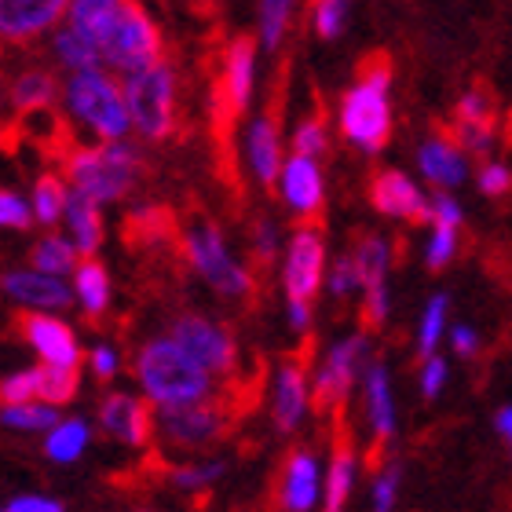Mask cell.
<instances>
[{
    "mask_svg": "<svg viewBox=\"0 0 512 512\" xmlns=\"http://www.w3.org/2000/svg\"><path fill=\"white\" fill-rule=\"evenodd\" d=\"M22 330L41 363L81 366V344H77L74 326L63 319V311H26Z\"/></svg>",
    "mask_w": 512,
    "mask_h": 512,
    "instance_id": "18",
    "label": "cell"
},
{
    "mask_svg": "<svg viewBox=\"0 0 512 512\" xmlns=\"http://www.w3.org/2000/svg\"><path fill=\"white\" fill-rule=\"evenodd\" d=\"M63 85H55V77L48 70H26L11 81L8 88V103L15 114H41L59 99Z\"/></svg>",
    "mask_w": 512,
    "mask_h": 512,
    "instance_id": "28",
    "label": "cell"
},
{
    "mask_svg": "<svg viewBox=\"0 0 512 512\" xmlns=\"http://www.w3.org/2000/svg\"><path fill=\"white\" fill-rule=\"evenodd\" d=\"M278 198L289 209V216L297 220H315L326 205V176H322L319 158L308 154H286V165L278 172Z\"/></svg>",
    "mask_w": 512,
    "mask_h": 512,
    "instance_id": "13",
    "label": "cell"
},
{
    "mask_svg": "<svg viewBox=\"0 0 512 512\" xmlns=\"http://www.w3.org/2000/svg\"><path fill=\"white\" fill-rule=\"evenodd\" d=\"M242 150H246V165L253 172V180L260 187H275L278 172L286 165V143H282V128H278L275 114H260L249 121Z\"/></svg>",
    "mask_w": 512,
    "mask_h": 512,
    "instance_id": "21",
    "label": "cell"
},
{
    "mask_svg": "<svg viewBox=\"0 0 512 512\" xmlns=\"http://www.w3.org/2000/svg\"><path fill=\"white\" fill-rule=\"evenodd\" d=\"M289 147L297 150V154H308V158H319L330 150V125L319 118V114H311L304 118L297 128H293V139H289Z\"/></svg>",
    "mask_w": 512,
    "mask_h": 512,
    "instance_id": "43",
    "label": "cell"
},
{
    "mask_svg": "<svg viewBox=\"0 0 512 512\" xmlns=\"http://www.w3.org/2000/svg\"><path fill=\"white\" fill-rule=\"evenodd\" d=\"M183 256L205 286L224 300H249L253 297V271L242 256L231 249L227 235L209 220H194L183 231Z\"/></svg>",
    "mask_w": 512,
    "mask_h": 512,
    "instance_id": "6",
    "label": "cell"
},
{
    "mask_svg": "<svg viewBox=\"0 0 512 512\" xmlns=\"http://www.w3.org/2000/svg\"><path fill=\"white\" fill-rule=\"evenodd\" d=\"M458 249H461V227L458 224H443V220H432V224H428L425 264L432 267V271H443V267L454 264Z\"/></svg>",
    "mask_w": 512,
    "mask_h": 512,
    "instance_id": "38",
    "label": "cell"
},
{
    "mask_svg": "<svg viewBox=\"0 0 512 512\" xmlns=\"http://www.w3.org/2000/svg\"><path fill=\"white\" fill-rule=\"evenodd\" d=\"M52 59L63 66L66 74L70 70H85V66H103V52L92 37H85L74 26H55L52 30Z\"/></svg>",
    "mask_w": 512,
    "mask_h": 512,
    "instance_id": "30",
    "label": "cell"
},
{
    "mask_svg": "<svg viewBox=\"0 0 512 512\" xmlns=\"http://www.w3.org/2000/svg\"><path fill=\"white\" fill-rule=\"evenodd\" d=\"M121 85H125L132 136L147 139V143H161L176 132L180 81H176V66L169 59H158V63L136 70V74H125Z\"/></svg>",
    "mask_w": 512,
    "mask_h": 512,
    "instance_id": "5",
    "label": "cell"
},
{
    "mask_svg": "<svg viewBox=\"0 0 512 512\" xmlns=\"http://www.w3.org/2000/svg\"><path fill=\"white\" fill-rule=\"evenodd\" d=\"M59 406L44 403V399H30V403H0V425L11 432H30V436H44L48 428L59 421Z\"/></svg>",
    "mask_w": 512,
    "mask_h": 512,
    "instance_id": "33",
    "label": "cell"
},
{
    "mask_svg": "<svg viewBox=\"0 0 512 512\" xmlns=\"http://www.w3.org/2000/svg\"><path fill=\"white\" fill-rule=\"evenodd\" d=\"M322 487H326V469L311 450H293L278 476V509L286 512H311L322 505Z\"/></svg>",
    "mask_w": 512,
    "mask_h": 512,
    "instance_id": "19",
    "label": "cell"
},
{
    "mask_svg": "<svg viewBox=\"0 0 512 512\" xmlns=\"http://www.w3.org/2000/svg\"><path fill=\"white\" fill-rule=\"evenodd\" d=\"M315 406V392H311V374L300 359H282L271 377V425L289 436L304 425V417Z\"/></svg>",
    "mask_w": 512,
    "mask_h": 512,
    "instance_id": "15",
    "label": "cell"
},
{
    "mask_svg": "<svg viewBox=\"0 0 512 512\" xmlns=\"http://www.w3.org/2000/svg\"><path fill=\"white\" fill-rule=\"evenodd\" d=\"M450 381V363L443 359V355H425L421 359V370H417V388H421V395L425 399H439L443 395V388H447Z\"/></svg>",
    "mask_w": 512,
    "mask_h": 512,
    "instance_id": "48",
    "label": "cell"
},
{
    "mask_svg": "<svg viewBox=\"0 0 512 512\" xmlns=\"http://www.w3.org/2000/svg\"><path fill=\"white\" fill-rule=\"evenodd\" d=\"M370 202L388 220H406V224H428L432 213V194L421 191V183L403 169H381L370 183Z\"/></svg>",
    "mask_w": 512,
    "mask_h": 512,
    "instance_id": "16",
    "label": "cell"
},
{
    "mask_svg": "<svg viewBox=\"0 0 512 512\" xmlns=\"http://www.w3.org/2000/svg\"><path fill=\"white\" fill-rule=\"evenodd\" d=\"M143 158L132 139H88L85 147H74L66 154V180L70 187L99 205L121 202L139 180Z\"/></svg>",
    "mask_w": 512,
    "mask_h": 512,
    "instance_id": "4",
    "label": "cell"
},
{
    "mask_svg": "<svg viewBox=\"0 0 512 512\" xmlns=\"http://www.w3.org/2000/svg\"><path fill=\"white\" fill-rule=\"evenodd\" d=\"M41 366H44V392H41L44 403H55V406L70 403L77 395V370L81 366H48V363Z\"/></svg>",
    "mask_w": 512,
    "mask_h": 512,
    "instance_id": "45",
    "label": "cell"
},
{
    "mask_svg": "<svg viewBox=\"0 0 512 512\" xmlns=\"http://www.w3.org/2000/svg\"><path fill=\"white\" fill-rule=\"evenodd\" d=\"M70 180L66 172H41L37 183L30 191V205H33V220L41 227H59L63 224L66 202H70Z\"/></svg>",
    "mask_w": 512,
    "mask_h": 512,
    "instance_id": "29",
    "label": "cell"
},
{
    "mask_svg": "<svg viewBox=\"0 0 512 512\" xmlns=\"http://www.w3.org/2000/svg\"><path fill=\"white\" fill-rule=\"evenodd\" d=\"M352 19V0H311V30L322 41H337L348 30Z\"/></svg>",
    "mask_w": 512,
    "mask_h": 512,
    "instance_id": "39",
    "label": "cell"
},
{
    "mask_svg": "<svg viewBox=\"0 0 512 512\" xmlns=\"http://www.w3.org/2000/svg\"><path fill=\"white\" fill-rule=\"evenodd\" d=\"M4 512H63V502L52 494H15L0 505Z\"/></svg>",
    "mask_w": 512,
    "mask_h": 512,
    "instance_id": "53",
    "label": "cell"
},
{
    "mask_svg": "<svg viewBox=\"0 0 512 512\" xmlns=\"http://www.w3.org/2000/svg\"><path fill=\"white\" fill-rule=\"evenodd\" d=\"M172 341L187 348V352L198 359V363L216 377H231L238 370V341L235 333L227 330L224 322L213 319V315H202V311H183L169 322L165 330Z\"/></svg>",
    "mask_w": 512,
    "mask_h": 512,
    "instance_id": "9",
    "label": "cell"
},
{
    "mask_svg": "<svg viewBox=\"0 0 512 512\" xmlns=\"http://www.w3.org/2000/svg\"><path fill=\"white\" fill-rule=\"evenodd\" d=\"M85 363L96 381H114V377L121 374V352L114 344H96V348L85 355Z\"/></svg>",
    "mask_w": 512,
    "mask_h": 512,
    "instance_id": "50",
    "label": "cell"
},
{
    "mask_svg": "<svg viewBox=\"0 0 512 512\" xmlns=\"http://www.w3.org/2000/svg\"><path fill=\"white\" fill-rule=\"evenodd\" d=\"M59 103H63L70 125L81 128L88 139H125V136H132L125 85H121V74H114L110 66L70 70V74L63 77Z\"/></svg>",
    "mask_w": 512,
    "mask_h": 512,
    "instance_id": "2",
    "label": "cell"
},
{
    "mask_svg": "<svg viewBox=\"0 0 512 512\" xmlns=\"http://www.w3.org/2000/svg\"><path fill=\"white\" fill-rule=\"evenodd\" d=\"M286 322L293 333H308L311 322H315V311H311V300H286Z\"/></svg>",
    "mask_w": 512,
    "mask_h": 512,
    "instance_id": "55",
    "label": "cell"
},
{
    "mask_svg": "<svg viewBox=\"0 0 512 512\" xmlns=\"http://www.w3.org/2000/svg\"><path fill=\"white\" fill-rule=\"evenodd\" d=\"M366 366H370V337L366 333H348L341 341H333L322 352L315 374H311V392H315V406L319 410H333L344 406V399L352 395V388L363 381Z\"/></svg>",
    "mask_w": 512,
    "mask_h": 512,
    "instance_id": "8",
    "label": "cell"
},
{
    "mask_svg": "<svg viewBox=\"0 0 512 512\" xmlns=\"http://www.w3.org/2000/svg\"><path fill=\"white\" fill-rule=\"evenodd\" d=\"M44 392V366H30V370H15V374L0 377V403H30L41 399Z\"/></svg>",
    "mask_w": 512,
    "mask_h": 512,
    "instance_id": "40",
    "label": "cell"
},
{
    "mask_svg": "<svg viewBox=\"0 0 512 512\" xmlns=\"http://www.w3.org/2000/svg\"><path fill=\"white\" fill-rule=\"evenodd\" d=\"M70 0H0V41L30 44L63 26Z\"/></svg>",
    "mask_w": 512,
    "mask_h": 512,
    "instance_id": "17",
    "label": "cell"
},
{
    "mask_svg": "<svg viewBox=\"0 0 512 512\" xmlns=\"http://www.w3.org/2000/svg\"><path fill=\"white\" fill-rule=\"evenodd\" d=\"M359 483V454L352 443H337L330 465H326V487H322V509L341 512L348 509Z\"/></svg>",
    "mask_w": 512,
    "mask_h": 512,
    "instance_id": "26",
    "label": "cell"
},
{
    "mask_svg": "<svg viewBox=\"0 0 512 512\" xmlns=\"http://www.w3.org/2000/svg\"><path fill=\"white\" fill-rule=\"evenodd\" d=\"M388 315H392V289H388V282L363 289V319H366V326H370V330H381L384 322H388Z\"/></svg>",
    "mask_w": 512,
    "mask_h": 512,
    "instance_id": "49",
    "label": "cell"
},
{
    "mask_svg": "<svg viewBox=\"0 0 512 512\" xmlns=\"http://www.w3.org/2000/svg\"><path fill=\"white\" fill-rule=\"evenodd\" d=\"M132 374H136L139 392L147 395L154 410L216 399V384H220V377L209 374L187 348L172 341L169 333L139 344Z\"/></svg>",
    "mask_w": 512,
    "mask_h": 512,
    "instance_id": "1",
    "label": "cell"
},
{
    "mask_svg": "<svg viewBox=\"0 0 512 512\" xmlns=\"http://www.w3.org/2000/svg\"><path fill=\"white\" fill-rule=\"evenodd\" d=\"M454 118H461V121L494 118L491 96H487L483 88H469V92H465V96L458 99V107H454Z\"/></svg>",
    "mask_w": 512,
    "mask_h": 512,
    "instance_id": "52",
    "label": "cell"
},
{
    "mask_svg": "<svg viewBox=\"0 0 512 512\" xmlns=\"http://www.w3.org/2000/svg\"><path fill=\"white\" fill-rule=\"evenodd\" d=\"M70 286H74V304L85 311L88 319H103V315H107L110 275L96 256H81V264H77L74 275H70Z\"/></svg>",
    "mask_w": 512,
    "mask_h": 512,
    "instance_id": "25",
    "label": "cell"
},
{
    "mask_svg": "<svg viewBox=\"0 0 512 512\" xmlns=\"http://www.w3.org/2000/svg\"><path fill=\"white\" fill-rule=\"evenodd\" d=\"M256 48H260V41H253V37H238L227 44L224 63H220V103L227 114H242L253 103Z\"/></svg>",
    "mask_w": 512,
    "mask_h": 512,
    "instance_id": "20",
    "label": "cell"
},
{
    "mask_svg": "<svg viewBox=\"0 0 512 512\" xmlns=\"http://www.w3.org/2000/svg\"><path fill=\"white\" fill-rule=\"evenodd\" d=\"M450 348L461 355V359H472V355L480 352V330H472V326H465V322H458V326H450Z\"/></svg>",
    "mask_w": 512,
    "mask_h": 512,
    "instance_id": "54",
    "label": "cell"
},
{
    "mask_svg": "<svg viewBox=\"0 0 512 512\" xmlns=\"http://www.w3.org/2000/svg\"><path fill=\"white\" fill-rule=\"evenodd\" d=\"M96 421L114 443H121L128 450H147L150 439L158 436V410L150 406V399L143 392L132 395L118 392V388L107 392L103 403H99Z\"/></svg>",
    "mask_w": 512,
    "mask_h": 512,
    "instance_id": "12",
    "label": "cell"
},
{
    "mask_svg": "<svg viewBox=\"0 0 512 512\" xmlns=\"http://www.w3.org/2000/svg\"><path fill=\"white\" fill-rule=\"evenodd\" d=\"M0 96H4V88H0Z\"/></svg>",
    "mask_w": 512,
    "mask_h": 512,
    "instance_id": "57",
    "label": "cell"
},
{
    "mask_svg": "<svg viewBox=\"0 0 512 512\" xmlns=\"http://www.w3.org/2000/svg\"><path fill=\"white\" fill-rule=\"evenodd\" d=\"M326 289H330L337 300H348V297H363V278H359V267H355L352 253L337 256L326 271Z\"/></svg>",
    "mask_w": 512,
    "mask_h": 512,
    "instance_id": "44",
    "label": "cell"
},
{
    "mask_svg": "<svg viewBox=\"0 0 512 512\" xmlns=\"http://www.w3.org/2000/svg\"><path fill=\"white\" fill-rule=\"evenodd\" d=\"M476 183H480V194H487V198H502V194L512 191V169L505 165V161H487L480 169V176H476Z\"/></svg>",
    "mask_w": 512,
    "mask_h": 512,
    "instance_id": "51",
    "label": "cell"
},
{
    "mask_svg": "<svg viewBox=\"0 0 512 512\" xmlns=\"http://www.w3.org/2000/svg\"><path fill=\"white\" fill-rule=\"evenodd\" d=\"M352 260H355V267H359L363 289L381 286V282H388V271H392V246H388V238H381V235H363L355 242Z\"/></svg>",
    "mask_w": 512,
    "mask_h": 512,
    "instance_id": "35",
    "label": "cell"
},
{
    "mask_svg": "<svg viewBox=\"0 0 512 512\" xmlns=\"http://www.w3.org/2000/svg\"><path fill=\"white\" fill-rule=\"evenodd\" d=\"M450 333V297L447 293H436L421 308V319H417V355H436L443 337Z\"/></svg>",
    "mask_w": 512,
    "mask_h": 512,
    "instance_id": "36",
    "label": "cell"
},
{
    "mask_svg": "<svg viewBox=\"0 0 512 512\" xmlns=\"http://www.w3.org/2000/svg\"><path fill=\"white\" fill-rule=\"evenodd\" d=\"M494 132H498L494 118H476V121H461V118H454V125H450V136L458 139L465 154H491V147H494Z\"/></svg>",
    "mask_w": 512,
    "mask_h": 512,
    "instance_id": "41",
    "label": "cell"
},
{
    "mask_svg": "<svg viewBox=\"0 0 512 512\" xmlns=\"http://www.w3.org/2000/svg\"><path fill=\"white\" fill-rule=\"evenodd\" d=\"M227 410L220 399H205V403L191 406H169V410H158V436L165 447L172 450H205L213 447L216 439L227 432Z\"/></svg>",
    "mask_w": 512,
    "mask_h": 512,
    "instance_id": "11",
    "label": "cell"
},
{
    "mask_svg": "<svg viewBox=\"0 0 512 512\" xmlns=\"http://www.w3.org/2000/svg\"><path fill=\"white\" fill-rule=\"evenodd\" d=\"M33 224H37V220H33L30 198H22V194L0 187V231H30Z\"/></svg>",
    "mask_w": 512,
    "mask_h": 512,
    "instance_id": "47",
    "label": "cell"
},
{
    "mask_svg": "<svg viewBox=\"0 0 512 512\" xmlns=\"http://www.w3.org/2000/svg\"><path fill=\"white\" fill-rule=\"evenodd\" d=\"M300 0H256V41L264 52H278L297 19Z\"/></svg>",
    "mask_w": 512,
    "mask_h": 512,
    "instance_id": "32",
    "label": "cell"
},
{
    "mask_svg": "<svg viewBox=\"0 0 512 512\" xmlns=\"http://www.w3.org/2000/svg\"><path fill=\"white\" fill-rule=\"evenodd\" d=\"M417 169L421 180L432 183L436 191H458L469 180V154L454 136H428L417 147Z\"/></svg>",
    "mask_w": 512,
    "mask_h": 512,
    "instance_id": "22",
    "label": "cell"
},
{
    "mask_svg": "<svg viewBox=\"0 0 512 512\" xmlns=\"http://www.w3.org/2000/svg\"><path fill=\"white\" fill-rule=\"evenodd\" d=\"M30 264L41 267V271H52V275H74V267L81 264V249L74 246V238L66 231H55L48 227V235H41L33 242Z\"/></svg>",
    "mask_w": 512,
    "mask_h": 512,
    "instance_id": "31",
    "label": "cell"
},
{
    "mask_svg": "<svg viewBox=\"0 0 512 512\" xmlns=\"http://www.w3.org/2000/svg\"><path fill=\"white\" fill-rule=\"evenodd\" d=\"M0 289L4 297L22 311H66L74 304V286L66 275H52V271H41V267H15L0 278Z\"/></svg>",
    "mask_w": 512,
    "mask_h": 512,
    "instance_id": "14",
    "label": "cell"
},
{
    "mask_svg": "<svg viewBox=\"0 0 512 512\" xmlns=\"http://www.w3.org/2000/svg\"><path fill=\"white\" fill-rule=\"evenodd\" d=\"M92 447V425L85 417H59L48 432H44V458L55 465H74Z\"/></svg>",
    "mask_w": 512,
    "mask_h": 512,
    "instance_id": "27",
    "label": "cell"
},
{
    "mask_svg": "<svg viewBox=\"0 0 512 512\" xmlns=\"http://www.w3.org/2000/svg\"><path fill=\"white\" fill-rule=\"evenodd\" d=\"M337 128L341 136L363 154H381L392 139V63L370 59L359 70L355 85L341 96L337 107Z\"/></svg>",
    "mask_w": 512,
    "mask_h": 512,
    "instance_id": "3",
    "label": "cell"
},
{
    "mask_svg": "<svg viewBox=\"0 0 512 512\" xmlns=\"http://www.w3.org/2000/svg\"><path fill=\"white\" fill-rule=\"evenodd\" d=\"M363 410H366V425H370V436L377 443H392L395 432H399V410H395V384L392 370L377 359H370L363 374Z\"/></svg>",
    "mask_w": 512,
    "mask_h": 512,
    "instance_id": "23",
    "label": "cell"
},
{
    "mask_svg": "<svg viewBox=\"0 0 512 512\" xmlns=\"http://www.w3.org/2000/svg\"><path fill=\"white\" fill-rule=\"evenodd\" d=\"M494 432H498V439H502L512 454V403L498 406V414H494Z\"/></svg>",
    "mask_w": 512,
    "mask_h": 512,
    "instance_id": "56",
    "label": "cell"
},
{
    "mask_svg": "<svg viewBox=\"0 0 512 512\" xmlns=\"http://www.w3.org/2000/svg\"><path fill=\"white\" fill-rule=\"evenodd\" d=\"M99 52H103V66H110L114 74H136L143 66L165 59L161 55V30L158 22L150 19V11L139 4V0H125V8L118 11V19L110 22L103 41H99Z\"/></svg>",
    "mask_w": 512,
    "mask_h": 512,
    "instance_id": "7",
    "label": "cell"
},
{
    "mask_svg": "<svg viewBox=\"0 0 512 512\" xmlns=\"http://www.w3.org/2000/svg\"><path fill=\"white\" fill-rule=\"evenodd\" d=\"M224 472H227V461L198 458V461H187V465H176L169 472V483L183 494H205L209 487H216V483L224 480Z\"/></svg>",
    "mask_w": 512,
    "mask_h": 512,
    "instance_id": "37",
    "label": "cell"
},
{
    "mask_svg": "<svg viewBox=\"0 0 512 512\" xmlns=\"http://www.w3.org/2000/svg\"><path fill=\"white\" fill-rule=\"evenodd\" d=\"M399 494H403V465H399V461H388L374 476V483H370V509L392 512L395 505H399Z\"/></svg>",
    "mask_w": 512,
    "mask_h": 512,
    "instance_id": "42",
    "label": "cell"
},
{
    "mask_svg": "<svg viewBox=\"0 0 512 512\" xmlns=\"http://www.w3.org/2000/svg\"><path fill=\"white\" fill-rule=\"evenodd\" d=\"M249 246H253V256L260 260V264H271V260L286 249L278 220H271V216H260V220L253 224V231H249Z\"/></svg>",
    "mask_w": 512,
    "mask_h": 512,
    "instance_id": "46",
    "label": "cell"
},
{
    "mask_svg": "<svg viewBox=\"0 0 512 512\" xmlns=\"http://www.w3.org/2000/svg\"><path fill=\"white\" fill-rule=\"evenodd\" d=\"M125 8V0H70V8H66V26H74L81 30L85 37L92 41H103V33L114 19H118V11Z\"/></svg>",
    "mask_w": 512,
    "mask_h": 512,
    "instance_id": "34",
    "label": "cell"
},
{
    "mask_svg": "<svg viewBox=\"0 0 512 512\" xmlns=\"http://www.w3.org/2000/svg\"><path fill=\"white\" fill-rule=\"evenodd\" d=\"M330 256H326V235L308 220L286 238L282 249V289L286 300H315L319 289L326 286Z\"/></svg>",
    "mask_w": 512,
    "mask_h": 512,
    "instance_id": "10",
    "label": "cell"
},
{
    "mask_svg": "<svg viewBox=\"0 0 512 512\" xmlns=\"http://www.w3.org/2000/svg\"><path fill=\"white\" fill-rule=\"evenodd\" d=\"M103 205L96 198H88L81 191H70V202H66L63 213V231L74 238V246L81 249V256H96L103 246Z\"/></svg>",
    "mask_w": 512,
    "mask_h": 512,
    "instance_id": "24",
    "label": "cell"
}]
</instances>
